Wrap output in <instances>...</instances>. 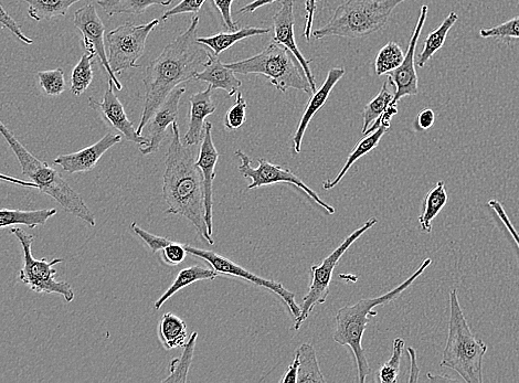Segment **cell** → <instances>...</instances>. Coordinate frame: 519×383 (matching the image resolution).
<instances>
[{"mask_svg": "<svg viewBox=\"0 0 519 383\" xmlns=\"http://www.w3.org/2000/svg\"><path fill=\"white\" fill-rule=\"evenodd\" d=\"M296 356L300 360L298 382L296 383L326 382L316 357L315 348L311 344H303L296 351Z\"/></svg>", "mask_w": 519, "mask_h": 383, "instance_id": "cell-32", "label": "cell"}, {"mask_svg": "<svg viewBox=\"0 0 519 383\" xmlns=\"http://www.w3.org/2000/svg\"><path fill=\"white\" fill-rule=\"evenodd\" d=\"M172 142L166 154L163 198L166 214L186 218L210 246H214L205 221L203 176L196 166L194 154L180 140L177 122L172 124Z\"/></svg>", "mask_w": 519, "mask_h": 383, "instance_id": "cell-2", "label": "cell"}, {"mask_svg": "<svg viewBox=\"0 0 519 383\" xmlns=\"http://www.w3.org/2000/svg\"><path fill=\"white\" fill-rule=\"evenodd\" d=\"M114 82L109 79L108 88L105 90L103 99L90 98V108L100 113L105 123L112 127V129L119 131L124 136L126 141L135 143L137 145L146 146L150 143L147 137L140 135L135 130L133 123L127 117L123 105L114 92Z\"/></svg>", "mask_w": 519, "mask_h": 383, "instance_id": "cell-15", "label": "cell"}, {"mask_svg": "<svg viewBox=\"0 0 519 383\" xmlns=\"http://www.w3.org/2000/svg\"><path fill=\"white\" fill-rule=\"evenodd\" d=\"M28 4V15L36 21L65 17L68 10L81 0H21Z\"/></svg>", "mask_w": 519, "mask_h": 383, "instance_id": "cell-31", "label": "cell"}, {"mask_svg": "<svg viewBox=\"0 0 519 383\" xmlns=\"http://www.w3.org/2000/svg\"><path fill=\"white\" fill-rule=\"evenodd\" d=\"M428 13V5H423L420 9L416 28L411 35L404 61H402L399 68L387 74L388 82L390 85H393L395 89V98L394 101L391 102L393 105H397L402 98L415 97V95L419 93V79L415 61L416 50L421 31L426 24Z\"/></svg>", "mask_w": 519, "mask_h": 383, "instance_id": "cell-14", "label": "cell"}, {"mask_svg": "<svg viewBox=\"0 0 519 383\" xmlns=\"http://www.w3.org/2000/svg\"><path fill=\"white\" fill-rule=\"evenodd\" d=\"M408 354L410 356L411 360V369H410V377L409 382H416L418 381V374L420 372V368L417 364V356L415 349H412V347L408 348Z\"/></svg>", "mask_w": 519, "mask_h": 383, "instance_id": "cell-51", "label": "cell"}, {"mask_svg": "<svg viewBox=\"0 0 519 383\" xmlns=\"http://www.w3.org/2000/svg\"><path fill=\"white\" fill-rule=\"evenodd\" d=\"M407 0H347L328 23L312 31L316 40L327 37L363 39L383 29L394 10Z\"/></svg>", "mask_w": 519, "mask_h": 383, "instance_id": "cell-6", "label": "cell"}, {"mask_svg": "<svg viewBox=\"0 0 519 383\" xmlns=\"http://www.w3.org/2000/svg\"><path fill=\"white\" fill-rule=\"evenodd\" d=\"M300 360L298 356H295L293 363L289 367L283 378L280 380L281 383H296L298 382Z\"/></svg>", "mask_w": 519, "mask_h": 383, "instance_id": "cell-49", "label": "cell"}, {"mask_svg": "<svg viewBox=\"0 0 519 383\" xmlns=\"http://www.w3.org/2000/svg\"><path fill=\"white\" fill-rule=\"evenodd\" d=\"M377 222L378 220L376 218L367 220L362 227L354 231L351 236H348L340 247L328 255L320 265H313L311 268L312 282L310 291L304 296L301 305V315L295 319V331H299L317 305L326 302L328 295H330V286L336 265L343 258L346 251L353 246V243L362 237L369 229L377 225Z\"/></svg>", "mask_w": 519, "mask_h": 383, "instance_id": "cell-9", "label": "cell"}, {"mask_svg": "<svg viewBox=\"0 0 519 383\" xmlns=\"http://www.w3.org/2000/svg\"><path fill=\"white\" fill-rule=\"evenodd\" d=\"M185 247L188 254H192L193 257L203 259L208 262L211 265V268H213L219 275L235 276V278H239L254 285L264 287V289L270 290L274 294H277L281 297L285 305L288 306L289 311L293 315L294 319L301 315V306L295 302V294L285 289L282 283L260 278V276L251 273L245 268L240 267V265L237 263L222 257V255L216 252L198 249L193 246H189V244H185Z\"/></svg>", "mask_w": 519, "mask_h": 383, "instance_id": "cell-12", "label": "cell"}, {"mask_svg": "<svg viewBox=\"0 0 519 383\" xmlns=\"http://www.w3.org/2000/svg\"><path fill=\"white\" fill-rule=\"evenodd\" d=\"M489 206L495 211V214L497 217L501 219V221L504 223V226L508 230V232L511 233V236L513 237L514 241L517 244V247L519 249V233L513 226V223L510 219V217L507 216L506 211L503 208V205L500 201H497L495 199H492L489 201Z\"/></svg>", "mask_w": 519, "mask_h": 383, "instance_id": "cell-47", "label": "cell"}, {"mask_svg": "<svg viewBox=\"0 0 519 383\" xmlns=\"http://www.w3.org/2000/svg\"><path fill=\"white\" fill-rule=\"evenodd\" d=\"M405 59L404 50L395 41H389L384 48L378 52L375 61V72L377 77L387 76L391 71L400 67Z\"/></svg>", "mask_w": 519, "mask_h": 383, "instance_id": "cell-34", "label": "cell"}, {"mask_svg": "<svg viewBox=\"0 0 519 383\" xmlns=\"http://www.w3.org/2000/svg\"><path fill=\"white\" fill-rule=\"evenodd\" d=\"M10 233L20 242L23 248V268L19 272V280L26 284L30 290L38 294H57L63 297L67 303L74 301L72 286L63 281H57L55 275L56 265L63 262L62 259L47 261V259H36L33 255V243L35 237L24 229L13 228Z\"/></svg>", "mask_w": 519, "mask_h": 383, "instance_id": "cell-8", "label": "cell"}, {"mask_svg": "<svg viewBox=\"0 0 519 383\" xmlns=\"http://www.w3.org/2000/svg\"><path fill=\"white\" fill-rule=\"evenodd\" d=\"M122 137L120 134L108 133L99 142L77 153L58 156L54 159V164L70 174L89 173L98 165L104 154L122 142Z\"/></svg>", "mask_w": 519, "mask_h": 383, "instance_id": "cell-19", "label": "cell"}, {"mask_svg": "<svg viewBox=\"0 0 519 383\" xmlns=\"http://www.w3.org/2000/svg\"><path fill=\"white\" fill-rule=\"evenodd\" d=\"M226 66L239 74H260L268 78L273 87L282 93L295 89L313 94L299 61L288 48L275 41L258 55L228 63Z\"/></svg>", "mask_w": 519, "mask_h": 383, "instance_id": "cell-7", "label": "cell"}, {"mask_svg": "<svg viewBox=\"0 0 519 383\" xmlns=\"http://www.w3.org/2000/svg\"><path fill=\"white\" fill-rule=\"evenodd\" d=\"M198 333L194 332L190 335L188 342L184 346V351L182 356L176 358L172 361L171 366H169V376L163 380V382H172V383H186L187 376L192 366V361L194 358V351L197 343Z\"/></svg>", "mask_w": 519, "mask_h": 383, "instance_id": "cell-33", "label": "cell"}, {"mask_svg": "<svg viewBox=\"0 0 519 383\" xmlns=\"http://www.w3.org/2000/svg\"><path fill=\"white\" fill-rule=\"evenodd\" d=\"M269 28L245 27L231 33H222L210 37L197 38L199 44L204 45L214 51V55L219 57L221 52L230 49L237 42L251 37L262 36L269 34Z\"/></svg>", "mask_w": 519, "mask_h": 383, "instance_id": "cell-26", "label": "cell"}, {"mask_svg": "<svg viewBox=\"0 0 519 383\" xmlns=\"http://www.w3.org/2000/svg\"><path fill=\"white\" fill-rule=\"evenodd\" d=\"M218 276L219 274L214 269L199 267V265L180 271L174 283L169 286L168 290L155 302V310H161L163 305L171 299L172 296L185 289V287L199 281L215 280Z\"/></svg>", "mask_w": 519, "mask_h": 383, "instance_id": "cell-25", "label": "cell"}, {"mask_svg": "<svg viewBox=\"0 0 519 383\" xmlns=\"http://www.w3.org/2000/svg\"><path fill=\"white\" fill-rule=\"evenodd\" d=\"M194 80L208 83L213 90H225L230 98L238 93L242 85V82L236 77V73L211 53L204 70H201Z\"/></svg>", "mask_w": 519, "mask_h": 383, "instance_id": "cell-22", "label": "cell"}, {"mask_svg": "<svg viewBox=\"0 0 519 383\" xmlns=\"http://www.w3.org/2000/svg\"><path fill=\"white\" fill-rule=\"evenodd\" d=\"M390 130V126L381 124L376 131L366 135L362 141H360L354 148V151L349 154L346 164L342 168L340 174H338L332 180H326L323 184V188L325 190H331L336 187L338 184L342 182V179L348 173V170L352 168V166L359 161L360 158L364 157L368 153L375 150L378 146L381 138Z\"/></svg>", "mask_w": 519, "mask_h": 383, "instance_id": "cell-24", "label": "cell"}, {"mask_svg": "<svg viewBox=\"0 0 519 383\" xmlns=\"http://www.w3.org/2000/svg\"><path fill=\"white\" fill-rule=\"evenodd\" d=\"M406 342L404 339L397 338L393 344V354L387 363L378 371V382L381 383H395L398 381L400 374V363L402 353H404Z\"/></svg>", "mask_w": 519, "mask_h": 383, "instance_id": "cell-37", "label": "cell"}, {"mask_svg": "<svg viewBox=\"0 0 519 383\" xmlns=\"http://www.w3.org/2000/svg\"><path fill=\"white\" fill-rule=\"evenodd\" d=\"M158 337L166 350L184 347L188 342L186 323L178 316L166 313L158 324Z\"/></svg>", "mask_w": 519, "mask_h": 383, "instance_id": "cell-27", "label": "cell"}, {"mask_svg": "<svg viewBox=\"0 0 519 383\" xmlns=\"http://www.w3.org/2000/svg\"><path fill=\"white\" fill-rule=\"evenodd\" d=\"M198 26L199 17L194 16L185 33L169 42L161 55L147 66L143 78L144 108L136 130L140 135L169 93L180 83L193 81L204 70L210 51L197 41Z\"/></svg>", "mask_w": 519, "mask_h": 383, "instance_id": "cell-1", "label": "cell"}, {"mask_svg": "<svg viewBox=\"0 0 519 383\" xmlns=\"http://www.w3.org/2000/svg\"><path fill=\"white\" fill-rule=\"evenodd\" d=\"M434 122H436V114L431 109L422 110L417 117V126L421 131L431 129Z\"/></svg>", "mask_w": 519, "mask_h": 383, "instance_id": "cell-48", "label": "cell"}, {"mask_svg": "<svg viewBox=\"0 0 519 383\" xmlns=\"http://www.w3.org/2000/svg\"><path fill=\"white\" fill-rule=\"evenodd\" d=\"M93 61L94 58L86 52L72 70L70 89L76 97H81L89 89L93 81Z\"/></svg>", "mask_w": 519, "mask_h": 383, "instance_id": "cell-36", "label": "cell"}, {"mask_svg": "<svg viewBox=\"0 0 519 383\" xmlns=\"http://www.w3.org/2000/svg\"><path fill=\"white\" fill-rule=\"evenodd\" d=\"M345 72V69L342 67H336L328 71L327 78L323 83L322 88L319 91L316 90V92L311 95V99L306 105L298 129H296L293 137V151L295 154L301 153L302 142L307 127H309L314 115L323 108L328 98H330L335 85L345 76Z\"/></svg>", "mask_w": 519, "mask_h": 383, "instance_id": "cell-20", "label": "cell"}, {"mask_svg": "<svg viewBox=\"0 0 519 383\" xmlns=\"http://www.w3.org/2000/svg\"><path fill=\"white\" fill-rule=\"evenodd\" d=\"M215 7L219 10L222 24L229 31L238 30V24L232 19L231 6L233 0H213Z\"/></svg>", "mask_w": 519, "mask_h": 383, "instance_id": "cell-46", "label": "cell"}, {"mask_svg": "<svg viewBox=\"0 0 519 383\" xmlns=\"http://www.w3.org/2000/svg\"><path fill=\"white\" fill-rule=\"evenodd\" d=\"M236 156L240 159V165L238 167L240 174L251 182L248 189H256L275 184H291L304 191L309 198L324 208L328 214H335L336 211L334 207L326 204V202L323 201L312 188L307 186L304 180L296 176L291 169L274 165L262 158L258 159L259 166L254 168L251 166L250 157L245 152L238 150Z\"/></svg>", "mask_w": 519, "mask_h": 383, "instance_id": "cell-11", "label": "cell"}, {"mask_svg": "<svg viewBox=\"0 0 519 383\" xmlns=\"http://www.w3.org/2000/svg\"><path fill=\"white\" fill-rule=\"evenodd\" d=\"M389 82H385L377 97L370 101L363 112V134L369 129L383 113L387 110L391 102L394 101L395 92L389 89Z\"/></svg>", "mask_w": 519, "mask_h": 383, "instance_id": "cell-35", "label": "cell"}, {"mask_svg": "<svg viewBox=\"0 0 519 383\" xmlns=\"http://www.w3.org/2000/svg\"><path fill=\"white\" fill-rule=\"evenodd\" d=\"M0 182L17 185L24 188L38 189L37 185L29 182V180H23L5 174H0Z\"/></svg>", "mask_w": 519, "mask_h": 383, "instance_id": "cell-50", "label": "cell"}, {"mask_svg": "<svg viewBox=\"0 0 519 383\" xmlns=\"http://www.w3.org/2000/svg\"><path fill=\"white\" fill-rule=\"evenodd\" d=\"M39 87L48 97H59L67 89L65 72L58 68L55 70L40 71L37 73Z\"/></svg>", "mask_w": 519, "mask_h": 383, "instance_id": "cell-38", "label": "cell"}, {"mask_svg": "<svg viewBox=\"0 0 519 383\" xmlns=\"http://www.w3.org/2000/svg\"><path fill=\"white\" fill-rule=\"evenodd\" d=\"M185 92V88H175L153 114L152 119L148 122L150 124L148 126V140H150V143L140 147L142 155H151L160 150L167 136L168 126L177 120L180 99H182Z\"/></svg>", "mask_w": 519, "mask_h": 383, "instance_id": "cell-18", "label": "cell"}, {"mask_svg": "<svg viewBox=\"0 0 519 383\" xmlns=\"http://www.w3.org/2000/svg\"><path fill=\"white\" fill-rule=\"evenodd\" d=\"M131 229L137 237L144 241L146 246L150 248L153 254L161 252L164 248L168 246V244H171L173 242L167 238L155 236V234L147 232L146 230L142 229L139 225H137L136 222L132 223Z\"/></svg>", "mask_w": 519, "mask_h": 383, "instance_id": "cell-42", "label": "cell"}, {"mask_svg": "<svg viewBox=\"0 0 519 383\" xmlns=\"http://www.w3.org/2000/svg\"><path fill=\"white\" fill-rule=\"evenodd\" d=\"M0 25L10 31L18 40L23 42L25 45H33L34 40L27 37L21 27L16 23V20L10 16L5 8L0 5Z\"/></svg>", "mask_w": 519, "mask_h": 383, "instance_id": "cell-45", "label": "cell"}, {"mask_svg": "<svg viewBox=\"0 0 519 383\" xmlns=\"http://www.w3.org/2000/svg\"><path fill=\"white\" fill-rule=\"evenodd\" d=\"M458 20L459 15L451 12L448 17L443 20V23L428 35L425 44H423V49L417 57V66L419 68L425 67L433 56L441 50L444 42L447 40L450 30L455 24H457Z\"/></svg>", "mask_w": 519, "mask_h": 383, "instance_id": "cell-28", "label": "cell"}, {"mask_svg": "<svg viewBox=\"0 0 519 383\" xmlns=\"http://www.w3.org/2000/svg\"><path fill=\"white\" fill-rule=\"evenodd\" d=\"M448 200L446 184L441 180L429 191L425 201H423V211L418 218L423 232L430 233L432 231V221L439 216Z\"/></svg>", "mask_w": 519, "mask_h": 383, "instance_id": "cell-29", "label": "cell"}, {"mask_svg": "<svg viewBox=\"0 0 519 383\" xmlns=\"http://www.w3.org/2000/svg\"><path fill=\"white\" fill-rule=\"evenodd\" d=\"M275 2H278V0H254V2L248 4L247 6L243 7L242 9L238 10V14H246V13H253L256 12L257 9L260 7L273 4ZM316 2H323V0H307L306 4V25L304 29L303 36L307 41H311L312 37V27H313V20H314V13L316 9Z\"/></svg>", "mask_w": 519, "mask_h": 383, "instance_id": "cell-40", "label": "cell"}, {"mask_svg": "<svg viewBox=\"0 0 519 383\" xmlns=\"http://www.w3.org/2000/svg\"><path fill=\"white\" fill-rule=\"evenodd\" d=\"M480 36L484 39H496L505 42L519 39V16L496 27L482 28Z\"/></svg>", "mask_w": 519, "mask_h": 383, "instance_id": "cell-39", "label": "cell"}, {"mask_svg": "<svg viewBox=\"0 0 519 383\" xmlns=\"http://www.w3.org/2000/svg\"><path fill=\"white\" fill-rule=\"evenodd\" d=\"M205 3L206 0H182V2L175 7L167 10L161 17V21H167L169 18L177 15L197 14Z\"/></svg>", "mask_w": 519, "mask_h": 383, "instance_id": "cell-43", "label": "cell"}, {"mask_svg": "<svg viewBox=\"0 0 519 383\" xmlns=\"http://www.w3.org/2000/svg\"><path fill=\"white\" fill-rule=\"evenodd\" d=\"M160 23L161 19H153L145 25L125 23L110 31L107 36L108 58L115 74L140 68L137 61L144 55L146 40Z\"/></svg>", "mask_w": 519, "mask_h": 383, "instance_id": "cell-10", "label": "cell"}, {"mask_svg": "<svg viewBox=\"0 0 519 383\" xmlns=\"http://www.w3.org/2000/svg\"><path fill=\"white\" fill-rule=\"evenodd\" d=\"M175 0H98V5L109 17L115 15H142L152 6H169Z\"/></svg>", "mask_w": 519, "mask_h": 383, "instance_id": "cell-30", "label": "cell"}, {"mask_svg": "<svg viewBox=\"0 0 519 383\" xmlns=\"http://www.w3.org/2000/svg\"><path fill=\"white\" fill-rule=\"evenodd\" d=\"M73 24L82 34V44L86 48L87 53L94 59H99L101 65L109 74V79L114 82L115 89L121 91L123 89L122 83L112 71L107 52H105V26L97 12V8L93 4L79 8L74 13Z\"/></svg>", "mask_w": 519, "mask_h": 383, "instance_id": "cell-13", "label": "cell"}, {"mask_svg": "<svg viewBox=\"0 0 519 383\" xmlns=\"http://www.w3.org/2000/svg\"><path fill=\"white\" fill-rule=\"evenodd\" d=\"M162 260L169 267H176L180 263H183L187 257V250L185 244H179L172 242L168 244L162 251Z\"/></svg>", "mask_w": 519, "mask_h": 383, "instance_id": "cell-44", "label": "cell"}, {"mask_svg": "<svg viewBox=\"0 0 519 383\" xmlns=\"http://www.w3.org/2000/svg\"><path fill=\"white\" fill-rule=\"evenodd\" d=\"M449 302V335L441 367L454 370L465 382L482 383L483 358L487 346L473 335L463 314L457 289L451 290Z\"/></svg>", "mask_w": 519, "mask_h": 383, "instance_id": "cell-5", "label": "cell"}, {"mask_svg": "<svg viewBox=\"0 0 519 383\" xmlns=\"http://www.w3.org/2000/svg\"><path fill=\"white\" fill-rule=\"evenodd\" d=\"M58 214L57 209L20 210L0 209V229L26 226L29 229L45 226L48 220Z\"/></svg>", "mask_w": 519, "mask_h": 383, "instance_id": "cell-23", "label": "cell"}, {"mask_svg": "<svg viewBox=\"0 0 519 383\" xmlns=\"http://www.w3.org/2000/svg\"><path fill=\"white\" fill-rule=\"evenodd\" d=\"M190 116L188 131L184 136L186 146H193L201 142L205 129V120L216 112L213 102V88L197 92L190 98Z\"/></svg>", "mask_w": 519, "mask_h": 383, "instance_id": "cell-21", "label": "cell"}, {"mask_svg": "<svg viewBox=\"0 0 519 383\" xmlns=\"http://www.w3.org/2000/svg\"><path fill=\"white\" fill-rule=\"evenodd\" d=\"M294 0H282V4L277 14L273 17V41L288 48L296 60L299 61L304 70L305 76L311 85L312 92H316V83L311 71L312 60H306L302 55L294 37Z\"/></svg>", "mask_w": 519, "mask_h": 383, "instance_id": "cell-17", "label": "cell"}, {"mask_svg": "<svg viewBox=\"0 0 519 383\" xmlns=\"http://www.w3.org/2000/svg\"><path fill=\"white\" fill-rule=\"evenodd\" d=\"M431 259H426L420 268L413 273L404 283L388 293L375 297V299H363L354 305H346L336 314V329L334 340L341 346L352 349L358 371V381L364 383L370 374V367L363 348V337L369 322V317L377 316L375 307L386 305L395 301L409 287L420 278L423 272L430 267Z\"/></svg>", "mask_w": 519, "mask_h": 383, "instance_id": "cell-3", "label": "cell"}, {"mask_svg": "<svg viewBox=\"0 0 519 383\" xmlns=\"http://www.w3.org/2000/svg\"><path fill=\"white\" fill-rule=\"evenodd\" d=\"M213 124L205 123L204 135L201 138L199 156L196 166L201 170L204 184V206L205 221L210 236L214 233V179L216 177V166L219 159V153L213 140Z\"/></svg>", "mask_w": 519, "mask_h": 383, "instance_id": "cell-16", "label": "cell"}, {"mask_svg": "<svg viewBox=\"0 0 519 383\" xmlns=\"http://www.w3.org/2000/svg\"><path fill=\"white\" fill-rule=\"evenodd\" d=\"M248 104L242 93H237V102L232 105L225 117V126L228 131L239 130L240 127L247 121Z\"/></svg>", "mask_w": 519, "mask_h": 383, "instance_id": "cell-41", "label": "cell"}, {"mask_svg": "<svg viewBox=\"0 0 519 383\" xmlns=\"http://www.w3.org/2000/svg\"><path fill=\"white\" fill-rule=\"evenodd\" d=\"M0 134L12 148L20 164L21 172L29 182L36 184L42 194L54 198L68 214L81 219L91 227L97 226V219H95L86 201L55 168L50 167L46 162L40 161L39 158L31 154L2 121H0Z\"/></svg>", "mask_w": 519, "mask_h": 383, "instance_id": "cell-4", "label": "cell"}]
</instances>
